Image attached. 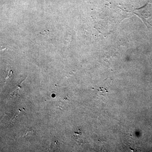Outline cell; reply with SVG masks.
<instances>
[{"label":"cell","mask_w":152,"mask_h":152,"mask_svg":"<svg viewBox=\"0 0 152 152\" xmlns=\"http://www.w3.org/2000/svg\"><path fill=\"white\" fill-rule=\"evenodd\" d=\"M134 13L138 16L146 26H152V0H148L142 7L135 9Z\"/></svg>","instance_id":"6da1fadb"}]
</instances>
